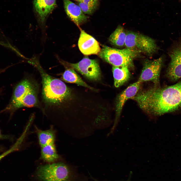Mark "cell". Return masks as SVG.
I'll return each instance as SVG.
<instances>
[{
  "mask_svg": "<svg viewBox=\"0 0 181 181\" xmlns=\"http://www.w3.org/2000/svg\"><path fill=\"white\" fill-rule=\"evenodd\" d=\"M163 61V56L153 60L145 61L138 80L142 83L151 81L153 83L154 86H159L160 72Z\"/></svg>",
  "mask_w": 181,
  "mask_h": 181,
  "instance_id": "52a82bcc",
  "label": "cell"
},
{
  "mask_svg": "<svg viewBox=\"0 0 181 181\" xmlns=\"http://www.w3.org/2000/svg\"><path fill=\"white\" fill-rule=\"evenodd\" d=\"M1 137V133H0V137Z\"/></svg>",
  "mask_w": 181,
  "mask_h": 181,
  "instance_id": "603a6c76",
  "label": "cell"
},
{
  "mask_svg": "<svg viewBox=\"0 0 181 181\" xmlns=\"http://www.w3.org/2000/svg\"><path fill=\"white\" fill-rule=\"evenodd\" d=\"M128 68L126 66L120 67L113 66L112 71L115 87H118L121 86L130 78V73Z\"/></svg>",
  "mask_w": 181,
  "mask_h": 181,
  "instance_id": "9a60e30c",
  "label": "cell"
},
{
  "mask_svg": "<svg viewBox=\"0 0 181 181\" xmlns=\"http://www.w3.org/2000/svg\"><path fill=\"white\" fill-rule=\"evenodd\" d=\"M126 32L121 26H118L110 35L109 40L112 44L118 47L125 45Z\"/></svg>",
  "mask_w": 181,
  "mask_h": 181,
  "instance_id": "d6986e66",
  "label": "cell"
},
{
  "mask_svg": "<svg viewBox=\"0 0 181 181\" xmlns=\"http://www.w3.org/2000/svg\"><path fill=\"white\" fill-rule=\"evenodd\" d=\"M78 6L84 14L89 15L92 14L97 7L90 6L82 2H79Z\"/></svg>",
  "mask_w": 181,
  "mask_h": 181,
  "instance_id": "ffe728a7",
  "label": "cell"
},
{
  "mask_svg": "<svg viewBox=\"0 0 181 181\" xmlns=\"http://www.w3.org/2000/svg\"><path fill=\"white\" fill-rule=\"evenodd\" d=\"M39 144L41 147L50 143H55V135L52 127L43 130L36 127Z\"/></svg>",
  "mask_w": 181,
  "mask_h": 181,
  "instance_id": "ac0fdd59",
  "label": "cell"
},
{
  "mask_svg": "<svg viewBox=\"0 0 181 181\" xmlns=\"http://www.w3.org/2000/svg\"><path fill=\"white\" fill-rule=\"evenodd\" d=\"M61 78L66 82L75 83L92 90H95L94 88L88 85L83 81L72 68L66 67L65 71L62 74Z\"/></svg>",
  "mask_w": 181,
  "mask_h": 181,
  "instance_id": "2e32d148",
  "label": "cell"
},
{
  "mask_svg": "<svg viewBox=\"0 0 181 181\" xmlns=\"http://www.w3.org/2000/svg\"><path fill=\"white\" fill-rule=\"evenodd\" d=\"M82 2L90 6L97 7L99 4L98 0H82Z\"/></svg>",
  "mask_w": 181,
  "mask_h": 181,
  "instance_id": "44dd1931",
  "label": "cell"
},
{
  "mask_svg": "<svg viewBox=\"0 0 181 181\" xmlns=\"http://www.w3.org/2000/svg\"><path fill=\"white\" fill-rule=\"evenodd\" d=\"M140 51L126 48L119 49L104 46L98 54L99 57L106 62L115 67L126 66L132 67L133 60L139 55Z\"/></svg>",
  "mask_w": 181,
  "mask_h": 181,
  "instance_id": "3957f363",
  "label": "cell"
},
{
  "mask_svg": "<svg viewBox=\"0 0 181 181\" xmlns=\"http://www.w3.org/2000/svg\"><path fill=\"white\" fill-rule=\"evenodd\" d=\"M131 99L151 116H158L174 112L181 107V81L162 87L154 85L139 92Z\"/></svg>",
  "mask_w": 181,
  "mask_h": 181,
  "instance_id": "6da1fadb",
  "label": "cell"
},
{
  "mask_svg": "<svg viewBox=\"0 0 181 181\" xmlns=\"http://www.w3.org/2000/svg\"><path fill=\"white\" fill-rule=\"evenodd\" d=\"M168 53L171 60L166 75L170 80L176 81L181 78V38L173 42Z\"/></svg>",
  "mask_w": 181,
  "mask_h": 181,
  "instance_id": "8992f818",
  "label": "cell"
},
{
  "mask_svg": "<svg viewBox=\"0 0 181 181\" xmlns=\"http://www.w3.org/2000/svg\"><path fill=\"white\" fill-rule=\"evenodd\" d=\"M29 64L38 71L42 84V97L46 108L58 110L70 98L71 91L60 80L48 74L36 58L32 59Z\"/></svg>",
  "mask_w": 181,
  "mask_h": 181,
  "instance_id": "7a4b0ae2",
  "label": "cell"
},
{
  "mask_svg": "<svg viewBox=\"0 0 181 181\" xmlns=\"http://www.w3.org/2000/svg\"><path fill=\"white\" fill-rule=\"evenodd\" d=\"M124 45L127 48L136 49L149 55L155 52L158 49L153 39L131 31L126 32Z\"/></svg>",
  "mask_w": 181,
  "mask_h": 181,
  "instance_id": "5b68a950",
  "label": "cell"
},
{
  "mask_svg": "<svg viewBox=\"0 0 181 181\" xmlns=\"http://www.w3.org/2000/svg\"><path fill=\"white\" fill-rule=\"evenodd\" d=\"M54 143H50L41 147V159L48 162H53L59 158Z\"/></svg>",
  "mask_w": 181,
  "mask_h": 181,
  "instance_id": "e0dca14e",
  "label": "cell"
},
{
  "mask_svg": "<svg viewBox=\"0 0 181 181\" xmlns=\"http://www.w3.org/2000/svg\"><path fill=\"white\" fill-rule=\"evenodd\" d=\"M30 78H26L19 83L15 87L8 109L13 110L16 105L35 83Z\"/></svg>",
  "mask_w": 181,
  "mask_h": 181,
  "instance_id": "4fadbf2b",
  "label": "cell"
},
{
  "mask_svg": "<svg viewBox=\"0 0 181 181\" xmlns=\"http://www.w3.org/2000/svg\"><path fill=\"white\" fill-rule=\"evenodd\" d=\"M36 175L42 181H69L70 173L68 166L60 162L40 166Z\"/></svg>",
  "mask_w": 181,
  "mask_h": 181,
  "instance_id": "277c9868",
  "label": "cell"
},
{
  "mask_svg": "<svg viewBox=\"0 0 181 181\" xmlns=\"http://www.w3.org/2000/svg\"><path fill=\"white\" fill-rule=\"evenodd\" d=\"M142 83L138 80L129 85L122 91L117 97L116 106L115 117L113 126L108 134L112 133L116 128L119 121L121 111L124 104L127 100L131 99L139 92Z\"/></svg>",
  "mask_w": 181,
  "mask_h": 181,
  "instance_id": "9c48e42d",
  "label": "cell"
},
{
  "mask_svg": "<svg viewBox=\"0 0 181 181\" xmlns=\"http://www.w3.org/2000/svg\"><path fill=\"white\" fill-rule=\"evenodd\" d=\"M69 67L73 68L90 80H99L101 73L97 61L87 58H83L79 62L75 63H68Z\"/></svg>",
  "mask_w": 181,
  "mask_h": 181,
  "instance_id": "ba28073f",
  "label": "cell"
},
{
  "mask_svg": "<svg viewBox=\"0 0 181 181\" xmlns=\"http://www.w3.org/2000/svg\"><path fill=\"white\" fill-rule=\"evenodd\" d=\"M80 30L78 46L81 52L85 55L98 54L101 49L98 42L83 30Z\"/></svg>",
  "mask_w": 181,
  "mask_h": 181,
  "instance_id": "8fae6325",
  "label": "cell"
},
{
  "mask_svg": "<svg viewBox=\"0 0 181 181\" xmlns=\"http://www.w3.org/2000/svg\"><path fill=\"white\" fill-rule=\"evenodd\" d=\"M33 5L38 22L42 25L57 6L56 0H34Z\"/></svg>",
  "mask_w": 181,
  "mask_h": 181,
  "instance_id": "30bf717a",
  "label": "cell"
},
{
  "mask_svg": "<svg viewBox=\"0 0 181 181\" xmlns=\"http://www.w3.org/2000/svg\"><path fill=\"white\" fill-rule=\"evenodd\" d=\"M78 2H81L82 0H73Z\"/></svg>",
  "mask_w": 181,
  "mask_h": 181,
  "instance_id": "7402d4cb",
  "label": "cell"
},
{
  "mask_svg": "<svg viewBox=\"0 0 181 181\" xmlns=\"http://www.w3.org/2000/svg\"><path fill=\"white\" fill-rule=\"evenodd\" d=\"M38 87L35 84L16 105L13 110L23 107H38L41 108L38 100Z\"/></svg>",
  "mask_w": 181,
  "mask_h": 181,
  "instance_id": "5bb4252c",
  "label": "cell"
},
{
  "mask_svg": "<svg viewBox=\"0 0 181 181\" xmlns=\"http://www.w3.org/2000/svg\"><path fill=\"white\" fill-rule=\"evenodd\" d=\"M65 11L68 17L77 26L86 22L88 17L79 6L70 0H63Z\"/></svg>",
  "mask_w": 181,
  "mask_h": 181,
  "instance_id": "7c38bea8",
  "label": "cell"
}]
</instances>
